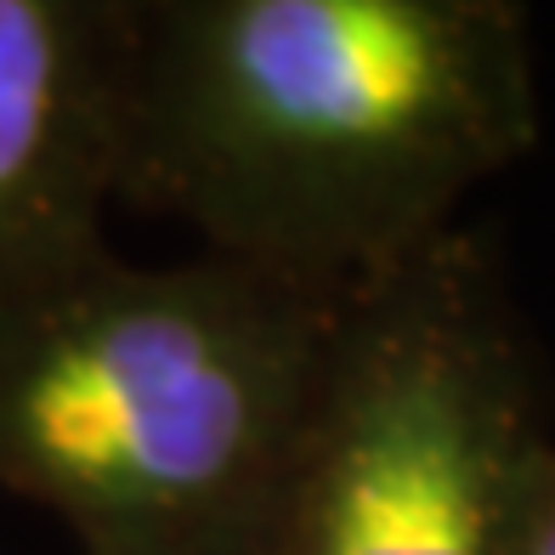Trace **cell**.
<instances>
[{"mask_svg":"<svg viewBox=\"0 0 555 555\" xmlns=\"http://www.w3.org/2000/svg\"><path fill=\"white\" fill-rule=\"evenodd\" d=\"M346 295L91 249L0 307V488L80 555H267Z\"/></svg>","mask_w":555,"mask_h":555,"instance_id":"obj_2","label":"cell"},{"mask_svg":"<svg viewBox=\"0 0 555 555\" xmlns=\"http://www.w3.org/2000/svg\"><path fill=\"white\" fill-rule=\"evenodd\" d=\"M539 147L511 0H137L119 205L358 289Z\"/></svg>","mask_w":555,"mask_h":555,"instance_id":"obj_1","label":"cell"},{"mask_svg":"<svg viewBox=\"0 0 555 555\" xmlns=\"http://www.w3.org/2000/svg\"><path fill=\"white\" fill-rule=\"evenodd\" d=\"M550 380L488 227H448L340 307L267 555H516Z\"/></svg>","mask_w":555,"mask_h":555,"instance_id":"obj_3","label":"cell"},{"mask_svg":"<svg viewBox=\"0 0 555 555\" xmlns=\"http://www.w3.org/2000/svg\"><path fill=\"white\" fill-rule=\"evenodd\" d=\"M516 555H555V448L544 453V465L533 476V493H527Z\"/></svg>","mask_w":555,"mask_h":555,"instance_id":"obj_5","label":"cell"},{"mask_svg":"<svg viewBox=\"0 0 555 555\" xmlns=\"http://www.w3.org/2000/svg\"><path fill=\"white\" fill-rule=\"evenodd\" d=\"M137 0H0V307L108 244Z\"/></svg>","mask_w":555,"mask_h":555,"instance_id":"obj_4","label":"cell"}]
</instances>
